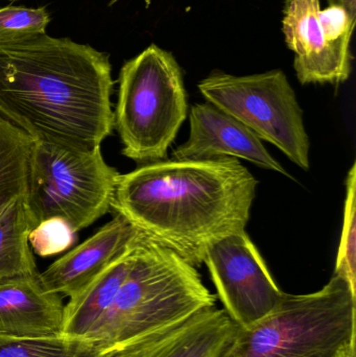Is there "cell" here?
I'll use <instances>...</instances> for the list:
<instances>
[{"mask_svg":"<svg viewBox=\"0 0 356 357\" xmlns=\"http://www.w3.org/2000/svg\"><path fill=\"white\" fill-rule=\"evenodd\" d=\"M110 56L43 33L0 44V117L33 142L91 151L114 129Z\"/></svg>","mask_w":356,"mask_h":357,"instance_id":"obj_1","label":"cell"},{"mask_svg":"<svg viewBox=\"0 0 356 357\" xmlns=\"http://www.w3.org/2000/svg\"><path fill=\"white\" fill-rule=\"evenodd\" d=\"M257 185L232 157L165 159L121 175L111 209L198 268L209 243L245 231Z\"/></svg>","mask_w":356,"mask_h":357,"instance_id":"obj_2","label":"cell"},{"mask_svg":"<svg viewBox=\"0 0 356 357\" xmlns=\"http://www.w3.org/2000/svg\"><path fill=\"white\" fill-rule=\"evenodd\" d=\"M213 306L196 266L144 234L114 302L86 339L110 354Z\"/></svg>","mask_w":356,"mask_h":357,"instance_id":"obj_3","label":"cell"},{"mask_svg":"<svg viewBox=\"0 0 356 357\" xmlns=\"http://www.w3.org/2000/svg\"><path fill=\"white\" fill-rule=\"evenodd\" d=\"M356 291L338 276L313 294L288 295L240 328L225 357H336L356 341Z\"/></svg>","mask_w":356,"mask_h":357,"instance_id":"obj_4","label":"cell"},{"mask_svg":"<svg viewBox=\"0 0 356 357\" xmlns=\"http://www.w3.org/2000/svg\"><path fill=\"white\" fill-rule=\"evenodd\" d=\"M118 83L114 128L123 156L141 165L165 160L188 111L175 56L152 44L123 64Z\"/></svg>","mask_w":356,"mask_h":357,"instance_id":"obj_5","label":"cell"},{"mask_svg":"<svg viewBox=\"0 0 356 357\" xmlns=\"http://www.w3.org/2000/svg\"><path fill=\"white\" fill-rule=\"evenodd\" d=\"M119 177L100 148L77 151L33 142L25 199L33 226L52 218L66 220L77 233L91 226L111 209Z\"/></svg>","mask_w":356,"mask_h":357,"instance_id":"obj_6","label":"cell"},{"mask_svg":"<svg viewBox=\"0 0 356 357\" xmlns=\"http://www.w3.org/2000/svg\"><path fill=\"white\" fill-rule=\"evenodd\" d=\"M207 102L246 126L261 140L279 149L303 171L309 169V135L303 111L286 73H215L198 84Z\"/></svg>","mask_w":356,"mask_h":357,"instance_id":"obj_7","label":"cell"},{"mask_svg":"<svg viewBox=\"0 0 356 357\" xmlns=\"http://www.w3.org/2000/svg\"><path fill=\"white\" fill-rule=\"evenodd\" d=\"M206 264L224 310L240 328H249L273 312L284 294L246 231L209 243Z\"/></svg>","mask_w":356,"mask_h":357,"instance_id":"obj_8","label":"cell"},{"mask_svg":"<svg viewBox=\"0 0 356 357\" xmlns=\"http://www.w3.org/2000/svg\"><path fill=\"white\" fill-rule=\"evenodd\" d=\"M320 10V0H286L284 6L282 31L295 52L294 68L302 85L343 83L351 75L350 44L326 33Z\"/></svg>","mask_w":356,"mask_h":357,"instance_id":"obj_9","label":"cell"},{"mask_svg":"<svg viewBox=\"0 0 356 357\" xmlns=\"http://www.w3.org/2000/svg\"><path fill=\"white\" fill-rule=\"evenodd\" d=\"M238 329L225 310L213 306L138 337L109 357H225Z\"/></svg>","mask_w":356,"mask_h":357,"instance_id":"obj_10","label":"cell"},{"mask_svg":"<svg viewBox=\"0 0 356 357\" xmlns=\"http://www.w3.org/2000/svg\"><path fill=\"white\" fill-rule=\"evenodd\" d=\"M189 121V137L173 151V159L232 157L291 177L284 167L270 155L263 140L238 119L210 102L194 105L190 109Z\"/></svg>","mask_w":356,"mask_h":357,"instance_id":"obj_11","label":"cell"},{"mask_svg":"<svg viewBox=\"0 0 356 357\" xmlns=\"http://www.w3.org/2000/svg\"><path fill=\"white\" fill-rule=\"evenodd\" d=\"M141 235V231L116 213L95 234L40 273L42 283L48 291L71 299L82 293Z\"/></svg>","mask_w":356,"mask_h":357,"instance_id":"obj_12","label":"cell"},{"mask_svg":"<svg viewBox=\"0 0 356 357\" xmlns=\"http://www.w3.org/2000/svg\"><path fill=\"white\" fill-rule=\"evenodd\" d=\"M62 298L44 287L40 273L0 279V337L61 335L65 308Z\"/></svg>","mask_w":356,"mask_h":357,"instance_id":"obj_13","label":"cell"},{"mask_svg":"<svg viewBox=\"0 0 356 357\" xmlns=\"http://www.w3.org/2000/svg\"><path fill=\"white\" fill-rule=\"evenodd\" d=\"M142 236L144 233L82 293L69 299L64 308L63 335L86 339L94 325L108 312L131 270L136 248Z\"/></svg>","mask_w":356,"mask_h":357,"instance_id":"obj_14","label":"cell"},{"mask_svg":"<svg viewBox=\"0 0 356 357\" xmlns=\"http://www.w3.org/2000/svg\"><path fill=\"white\" fill-rule=\"evenodd\" d=\"M25 199L15 202L0 214V279L39 273L29 243L35 226Z\"/></svg>","mask_w":356,"mask_h":357,"instance_id":"obj_15","label":"cell"},{"mask_svg":"<svg viewBox=\"0 0 356 357\" xmlns=\"http://www.w3.org/2000/svg\"><path fill=\"white\" fill-rule=\"evenodd\" d=\"M33 144L27 134L0 117V214L26 197Z\"/></svg>","mask_w":356,"mask_h":357,"instance_id":"obj_16","label":"cell"},{"mask_svg":"<svg viewBox=\"0 0 356 357\" xmlns=\"http://www.w3.org/2000/svg\"><path fill=\"white\" fill-rule=\"evenodd\" d=\"M85 337L61 335L45 337H0V357H109Z\"/></svg>","mask_w":356,"mask_h":357,"instance_id":"obj_17","label":"cell"},{"mask_svg":"<svg viewBox=\"0 0 356 357\" xmlns=\"http://www.w3.org/2000/svg\"><path fill=\"white\" fill-rule=\"evenodd\" d=\"M356 165L346 180L344 222L336 257L334 276L346 281L356 291Z\"/></svg>","mask_w":356,"mask_h":357,"instance_id":"obj_18","label":"cell"},{"mask_svg":"<svg viewBox=\"0 0 356 357\" xmlns=\"http://www.w3.org/2000/svg\"><path fill=\"white\" fill-rule=\"evenodd\" d=\"M50 15L45 8H0V44L22 41L46 33Z\"/></svg>","mask_w":356,"mask_h":357,"instance_id":"obj_19","label":"cell"},{"mask_svg":"<svg viewBox=\"0 0 356 357\" xmlns=\"http://www.w3.org/2000/svg\"><path fill=\"white\" fill-rule=\"evenodd\" d=\"M77 234L66 220L52 218L31 229L29 243L38 256L50 257L68 251L77 243Z\"/></svg>","mask_w":356,"mask_h":357,"instance_id":"obj_20","label":"cell"},{"mask_svg":"<svg viewBox=\"0 0 356 357\" xmlns=\"http://www.w3.org/2000/svg\"><path fill=\"white\" fill-rule=\"evenodd\" d=\"M328 4L344 8L353 18H356V0H327Z\"/></svg>","mask_w":356,"mask_h":357,"instance_id":"obj_21","label":"cell"},{"mask_svg":"<svg viewBox=\"0 0 356 357\" xmlns=\"http://www.w3.org/2000/svg\"><path fill=\"white\" fill-rule=\"evenodd\" d=\"M336 357H356V341L351 342L345 346Z\"/></svg>","mask_w":356,"mask_h":357,"instance_id":"obj_22","label":"cell"},{"mask_svg":"<svg viewBox=\"0 0 356 357\" xmlns=\"http://www.w3.org/2000/svg\"><path fill=\"white\" fill-rule=\"evenodd\" d=\"M119 0H111L110 3H109V6H113V4L116 3V2H118Z\"/></svg>","mask_w":356,"mask_h":357,"instance_id":"obj_23","label":"cell"},{"mask_svg":"<svg viewBox=\"0 0 356 357\" xmlns=\"http://www.w3.org/2000/svg\"><path fill=\"white\" fill-rule=\"evenodd\" d=\"M10 1H16V0H10Z\"/></svg>","mask_w":356,"mask_h":357,"instance_id":"obj_24","label":"cell"}]
</instances>
